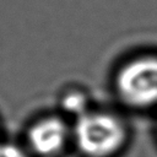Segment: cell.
Segmentation results:
<instances>
[{
  "instance_id": "6da1fadb",
  "label": "cell",
  "mask_w": 157,
  "mask_h": 157,
  "mask_svg": "<svg viewBox=\"0 0 157 157\" xmlns=\"http://www.w3.org/2000/svg\"><path fill=\"white\" fill-rule=\"evenodd\" d=\"M72 137L87 157H109L118 152L126 139L123 121L107 112L87 110L76 118Z\"/></svg>"
},
{
  "instance_id": "7a4b0ae2",
  "label": "cell",
  "mask_w": 157,
  "mask_h": 157,
  "mask_svg": "<svg viewBox=\"0 0 157 157\" xmlns=\"http://www.w3.org/2000/svg\"><path fill=\"white\" fill-rule=\"evenodd\" d=\"M119 97L136 108L157 105V56H140L120 67L115 77Z\"/></svg>"
},
{
  "instance_id": "3957f363",
  "label": "cell",
  "mask_w": 157,
  "mask_h": 157,
  "mask_svg": "<svg viewBox=\"0 0 157 157\" xmlns=\"http://www.w3.org/2000/svg\"><path fill=\"white\" fill-rule=\"evenodd\" d=\"M70 137V129L58 117H47L36 121L28 130L31 151L40 157H53L63 151Z\"/></svg>"
},
{
  "instance_id": "277c9868",
  "label": "cell",
  "mask_w": 157,
  "mask_h": 157,
  "mask_svg": "<svg viewBox=\"0 0 157 157\" xmlns=\"http://www.w3.org/2000/svg\"><path fill=\"white\" fill-rule=\"evenodd\" d=\"M61 105L66 113L76 115L77 118L88 110V99L83 92L71 91L63 97Z\"/></svg>"
},
{
  "instance_id": "5b68a950",
  "label": "cell",
  "mask_w": 157,
  "mask_h": 157,
  "mask_svg": "<svg viewBox=\"0 0 157 157\" xmlns=\"http://www.w3.org/2000/svg\"><path fill=\"white\" fill-rule=\"evenodd\" d=\"M0 157H31V155L16 144L0 142Z\"/></svg>"
}]
</instances>
